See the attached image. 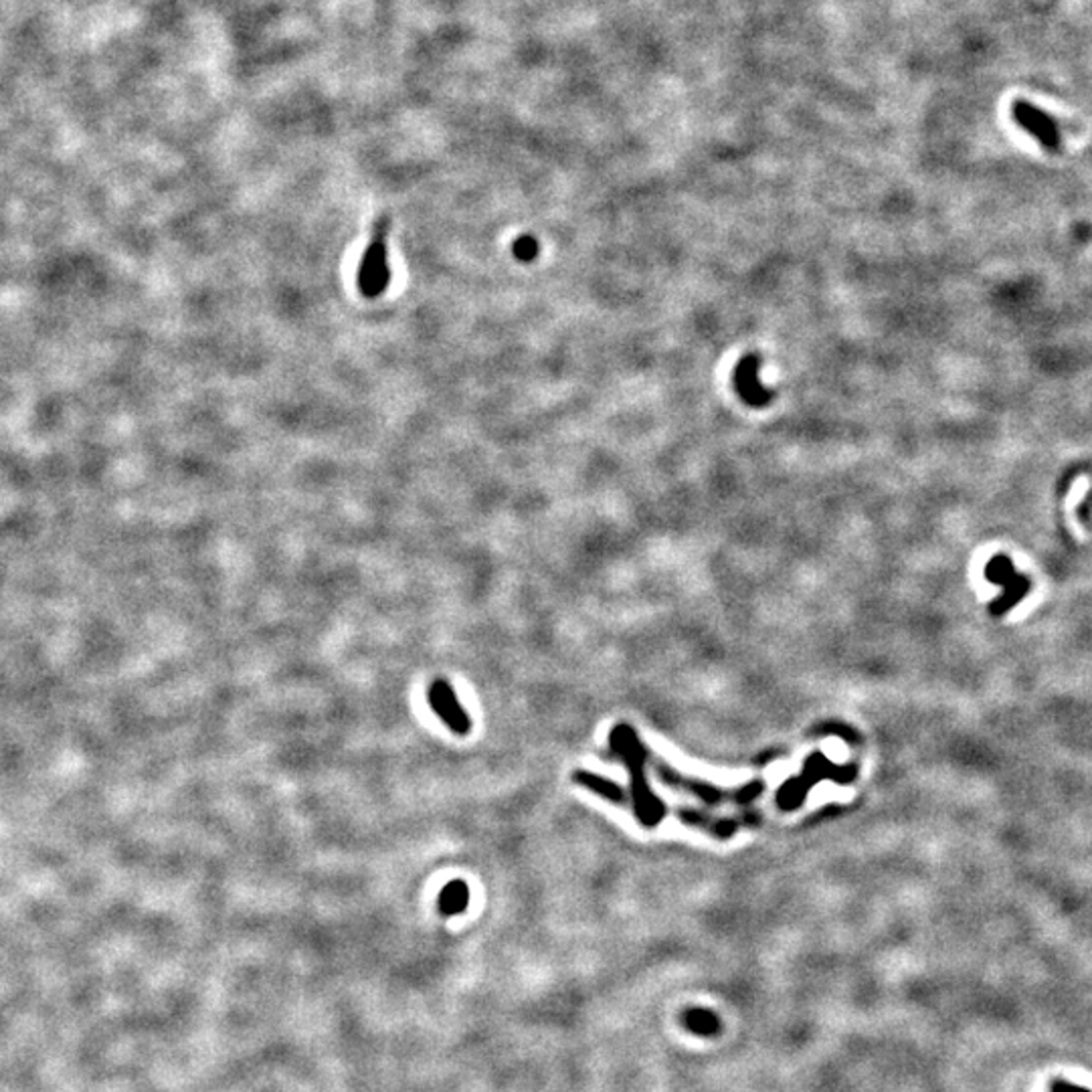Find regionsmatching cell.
Returning a JSON list of instances; mask_svg holds the SVG:
<instances>
[{
  "label": "cell",
  "mask_w": 1092,
  "mask_h": 1092,
  "mask_svg": "<svg viewBox=\"0 0 1092 1092\" xmlns=\"http://www.w3.org/2000/svg\"><path fill=\"white\" fill-rule=\"evenodd\" d=\"M469 902V891H467V884L461 882V880H453L450 882L444 891H442V897H440V910L446 914V916H453V914H459L465 910Z\"/></svg>",
  "instance_id": "6"
},
{
  "label": "cell",
  "mask_w": 1092,
  "mask_h": 1092,
  "mask_svg": "<svg viewBox=\"0 0 1092 1092\" xmlns=\"http://www.w3.org/2000/svg\"><path fill=\"white\" fill-rule=\"evenodd\" d=\"M1052 1092H1091V1091H1089V1089H1085V1087H1077V1085H1072V1083H1066V1081H1056V1083H1054V1085H1052Z\"/></svg>",
  "instance_id": "9"
},
{
  "label": "cell",
  "mask_w": 1092,
  "mask_h": 1092,
  "mask_svg": "<svg viewBox=\"0 0 1092 1092\" xmlns=\"http://www.w3.org/2000/svg\"><path fill=\"white\" fill-rule=\"evenodd\" d=\"M1012 118L1026 134H1029L1031 138H1035L1046 150H1050V152H1058L1060 150V129H1058V124L1044 110L1035 108L1029 102L1018 100V102L1012 104Z\"/></svg>",
  "instance_id": "3"
},
{
  "label": "cell",
  "mask_w": 1092,
  "mask_h": 1092,
  "mask_svg": "<svg viewBox=\"0 0 1092 1092\" xmlns=\"http://www.w3.org/2000/svg\"><path fill=\"white\" fill-rule=\"evenodd\" d=\"M985 578L1002 587V593L989 603V611L993 617H1004L1008 611L1020 605L1031 589V580L1018 573L1012 559L1006 555H995L985 565Z\"/></svg>",
  "instance_id": "2"
},
{
  "label": "cell",
  "mask_w": 1092,
  "mask_h": 1092,
  "mask_svg": "<svg viewBox=\"0 0 1092 1092\" xmlns=\"http://www.w3.org/2000/svg\"><path fill=\"white\" fill-rule=\"evenodd\" d=\"M761 359L755 352L745 354L735 369V388L743 403L753 409H763L771 403L773 390L759 381Z\"/></svg>",
  "instance_id": "4"
},
{
  "label": "cell",
  "mask_w": 1092,
  "mask_h": 1092,
  "mask_svg": "<svg viewBox=\"0 0 1092 1092\" xmlns=\"http://www.w3.org/2000/svg\"><path fill=\"white\" fill-rule=\"evenodd\" d=\"M575 779H577L578 783L587 785L589 789L597 791L599 795H603V797H607L611 801H622V789L615 783H611V781H607L603 777H597V775H591V773H577Z\"/></svg>",
  "instance_id": "7"
},
{
  "label": "cell",
  "mask_w": 1092,
  "mask_h": 1092,
  "mask_svg": "<svg viewBox=\"0 0 1092 1092\" xmlns=\"http://www.w3.org/2000/svg\"><path fill=\"white\" fill-rule=\"evenodd\" d=\"M429 705L436 714L450 726L455 735H467L472 728L469 716L463 712L455 699V692L446 680H438L429 690Z\"/></svg>",
  "instance_id": "5"
},
{
  "label": "cell",
  "mask_w": 1092,
  "mask_h": 1092,
  "mask_svg": "<svg viewBox=\"0 0 1092 1092\" xmlns=\"http://www.w3.org/2000/svg\"><path fill=\"white\" fill-rule=\"evenodd\" d=\"M538 254V243L532 237H520L515 243V256L520 261H532Z\"/></svg>",
  "instance_id": "8"
},
{
  "label": "cell",
  "mask_w": 1092,
  "mask_h": 1092,
  "mask_svg": "<svg viewBox=\"0 0 1092 1092\" xmlns=\"http://www.w3.org/2000/svg\"><path fill=\"white\" fill-rule=\"evenodd\" d=\"M390 229V219L383 217L375 223L371 241L365 250V256L359 267V290L365 298H379L390 284V267L386 237Z\"/></svg>",
  "instance_id": "1"
}]
</instances>
